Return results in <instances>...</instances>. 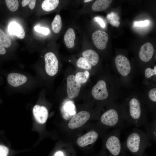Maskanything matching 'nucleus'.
Here are the masks:
<instances>
[{"instance_id":"473e14b6","label":"nucleus","mask_w":156,"mask_h":156,"mask_svg":"<svg viewBox=\"0 0 156 156\" xmlns=\"http://www.w3.org/2000/svg\"><path fill=\"white\" fill-rule=\"evenodd\" d=\"M94 21L96 22L102 28H104L105 26V25L103 20L100 17L98 16H96L94 18Z\"/></svg>"},{"instance_id":"dca6fc26","label":"nucleus","mask_w":156,"mask_h":156,"mask_svg":"<svg viewBox=\"0 0 156 156\" xmlns=\"http://www.w3.org/2000/svg\"><path fill=\"white\" fill-rule=\"evenodd\" d=\"M146 130L147 135L150 141H156V119L154 117L151 122H147L144 125Z\"/></svg>"},{"instance_id":"2eb2a0df","label":"nucleus","mask_w":156,"mask_h":156,"mask_svg":"<svg viewBox=\"0 0 156 156\" xmlns=\"http://www.w3.org/2000/svg\"><path fill=\"white\" fill-rule=\"evenodd\" d=\"M27 80V77L25 75L18 73H10L7 76L8 83L14 87H17L23 85Z\"/></svg>"},{"instance_id":"a878e982","label":"nucleus","mask_w":156,"mask_h":156,"mask_svg":"<svg viewBox=\"0 0 156 156\" xmlns=\"http://www.w3.org/2000/svg\"><path fill=\"white\" fill-rule=\"evenodd\" d=\"M77 66L82 69L90 70L92 68V65L83 57H80L76 62Z\"/></svg>"},{"instance_id":"72a5a7b5","label":"nucleus","mask_w":156,"mask_h":156,"mask_svg":"<svg viewBox=\"0 0 156 156\" xmlns=\"http://www.w3.org/2000/svg\"><path fill=\"white\" fill-rule=\"evenodd\" d=\"M36 1L35 0H30L29 3V6L31 9L33 10L35 5Z\"/></svg>"},{"instance_id":"20e7f679","label":"nucleus","mask_w":156,"mask_h":156,"mask_svg":"<svg viewBox=\"0 0 156 156\" xmlns=\"http://www.w3.org/2000/svg\"><path fill=\"white\" fill-rule=\"evenodd\" d=\"M100 120L101 123L107 128L120 129L124 127L125 122H126L123 113L119 112L114 108H111L104 112L101 115Z\"/></svg>"},{"instance_id":"7ed1b4c3","label":"nucleus","mask_w":156,"mask_h":156,"mask_svg":"<svg viewBox=\"0 0 156 156\" xmlns=\"http://www.w3.org/2000/svg\"><path fill=\"white\" fill-rule=\"evenodd\" d=\"M121 129H115L106 136L104 143L105 156H124V148L120 142Z\"/></svg>"},{"instance_id":"f03ea898","label":"nucleus","mask_w":156,"mask_h":156,"mask_svg":"<svg viewBox=\"0 0 156 156\" xmlns=\"http://www.w3.org/2000/svg\"><path fill=\"white\" fill-rule=\"evenodd\" d=\"M127 110L123 112L125 119L129 124L136 127L144 125L148 120V118L143 111L142 105L137 99L133 98L128 101Z\"/></svg>"},{"instance_id":"c9c22d12","label":"nucleus","mask_w":156,"mask_h":156,"mask_svg":"<svg viewBox=\"0 0 156 156\" xmlns=\"http://www.w3.org/2000/svg\"><path fill=\"white\" fill-rule=\"evenodd\" d=\"M53 156H65L64 153L61 151H58L54 154Z\"/></svg>"},{"instance_id":"a211bd4d","label":"nucleus","mask_w":156,"mask_h":156,"mask_svg":"<svg viewBox=\"0 0 156 156\" xmlns=\"http://www.w3.org/2000/svg\"><path fill=\"white\" fill-rule=\"evenodd\" d=\"M82 55L83 57L93 66L96 65L99 62V57L98 54L92 49L84 51L82 53Z\"/></svg>"},{"instance_id":"4468645a","label":"nucleus","mask_w":156,"mask_h":156,"mask_svg":"<svg viewBox=\"0 0 156 156\" xmlns=\"http://www.w3.org/2000/svg\"><path fill=\"white\" fill-rule=\"evenodd\" d=\"M154 52L153 47L150 42L145 43L141 47L139 52L140 60L144 62H148L152 58Z\"/></svg>"},{"instance_id":"f3484780","label":"nucleus","mask_w":156,"mask_h":156,"mask_svg":"<svg viewBox=\"0 0 156 156\" xmlns=\"http://www.w3.org/2000/svg\"><path fill=\"white\" fill-rule=\"evenodd\" d=\"M9 32L16 36L20 39H23L25 37V32L22 26L18 23L13 22L11 23L9 27Z\"/></svg>"},{"instance_id":"f8f14e48","label":"nucleus","mask_w":156,"mask_h":156,"mask_svg":"<svg viewBox=\"0 0 156 156\" xmlns=\"http://www.w3.org/2000/svg\"><path fill=\"white\" fill-rule=\"evenodd\" d=\"M76 108L73 102L66 100L63 103L61 108V111L64 118L68 119L75 115Z\"/></svg>"},{"instance_id":"e433bc0d","label":"nucleus","mask_w":156,"mask_h":156,"mask_svg":"<svg viewBox=\"0 0 156 156\" xmlns=\"http://www.w3.org/2000/svg\"><path fill=\"white\" fill-rule=\"evenodd\" d=\"M30 1L29 0H23L22 1V5L24 7L29 4Z\"/></svg>"},{"instance_id":"c85d7f7f","label":"nucleus","mask_w":156,"mask_h":156,"mask_svg":"<svg viewBox=\"0 0 156 156\" xmlns=\"http://www.w3.org/2000/svg\"><path fill=\"white\" fill-rule=\"evenodd\" d=\"M34 29L37 32L41 33L45 35H47L49 34V29L46 28L41 27L39 26H35L34 27Z\"/></svg>"},{"instance_id":"b1692460","label":"nucleus","mask_w":156,"mask_h":156,"mask_svg":"<svg viewBox=\"0 0 156 156\" xmlns=\"http://www.w3.org/2000/svg\"><path fill=\"white\" fill-rule=\"evenodd\" d=\"M90 76V73L87 70L84 72H79L77 73L75 77L76 80L80 84L84 83L88 81Z\"/></svg>"},{"instance_id":"6e6552de","label":"nucleus","mask_w":156,"mask_h":156,"mask_svg":"<svg viewBox=\"0 0 156 156\" xmlns=\"http://www.w3.org/2000/svg\"><path fill=\"white\" fill-rule=\"evenodd\" d=\"M92 94L97 100H102L107 99L109 94L105 82L103 80L99 81L93 88Z\"/></svg>"},{"instance_id":"f704fd0d","label":"nucleus","mask_w":156,"mask_h":156,"mask_svg":"<svg viewBox=\"0 0 156 156\" xmlns=\"http://www.w3.org/2000/svg\"><path fill=\"white\" fill-rule=\"evenodd\" d=\"M6 52V50L5 47L0 43V54H4Z\"/></svg>"},{"instance_id":"4c0bfd02","label":"nucleus","mask_w":156,"mask_h":156,"mask_svg":"<svg viewBox=\"0 0 156 156\" xmlns=\"http://www.w3.org/2000/svg\"><path fill=\"white\" fill-rule=\"evenodd\" d=\"M92 1V0H85L84 1V2L85 3H87V2H88L91 1Z\"/></svg>"},{"instance_id":"aec40b11","label":"nucleus","mask_w":156,"mask_h":156,"mask_svg":"<svg viewBox=\"0 0 156 156\" xmlns=\"http://www.w3.org/2000/svg\"><path fill=\"white\" fill-rule=\"evenodd\" d=\"M112 1L111 0H96L92 5V9L95 12L104 10L109 6Z\"/></svg>"},{"instance_id":"9b49d317","label":"nucleus","mask_w":156,"mask_h":156,"mask_svg":"<svg viewBox=\"0 0 156 156\" xmlns=\"http://www.w3.org/2000/svg\"><path fill=\"white\" fill-rule=\"evenodd\" d=\"M99 136V134L96 131L91 130L78 138L77 140V144L81 147L92 144L96 141Z\"/></svg>"},{"instance_id":"f257e3e1","label":"nucleus","mask_w":156,"mask_h":156,"mask_svg":"<svg viewBox=\"0 0 156 156\" xmlns=\"http://www.w3.org/2000/svg\"><path fill=\"white\" fill-rule=\"evenodd\" d=\"M150 143L146 133L135 128L122 144L124 149L129 151L136 156H141Z\"/></svg>"},{"instance_id":"c756f323","label":"nucleus","mask_w":156,"mask_h":156,"mask_svg":"<svg viewBox=\"0 0 156 156\" xmlns=\"http://www.w3.org/2000/svg\"><path fill=\"white\" fill-rule=\"evenodd\" d=\"M148 96L150 100L154 102H156V88L151 89L148 93Z\"/></svg>"},{"instance_id":"cd10ccee","label":"nucleus","mask_w":156,"mask_h":156,"mask_svg":"<svg viewBox=\"0 0 156 156\" xmlns=\"http://www.w3.org/2000/svg\"><path fill=\"white\" fill-rule=\"evenodd\" d=\"M145 75L147 78H149L154 75H156V66H155L153 69L151 68H147L145 70Z\"/></svg>"},{"instance_id":"5701e85b","label":"nucleus","mask_w":156,"mask_h":156,"mask_svg":"<svg viewBox=\"0 0 156 156\" xmlns=\"http://www.w3.org/2000/svg\"><path fill=\"white\" fill-rule=\"evenodd\" d=\"M51 27L53 31L55 33L57 34L60 31L62 27V22L60 15H56L52 23Z\"/></svg>"},{"instance_id":"393cba45","label":"nucleus","mask_w":156,"mask_h":156,"mask_svg":"<svg viewBox=\"0 0 156 156\" xmlns=\"http://www.w3.org/2000/svg\"><path fill=\"white\" fill-rule=\"evenodd\" d=\"M0 43L4 47H9L11 44L10 38L4 31L0 29Z\"/></svg>"},{"instance_id":"1a4fd4ad","label":"nucleus","mask_w":156,"mask_h":156,"mask_svg":"<svg viewBox=\"0 0 156 156\" xmlns=\"http://www.w3.org/2000/svg\"><path fill=\"white\" fill-rule=\"evenodd\" d=\"M115 64L118 72L122 75L127 76L131 70V66L128 59L125 56L119 55L115 58Z\"/></svg>"},{"instance_id":"7c9ffc66","label":"nucleus","mask_w":156,"mask_h":156,"mask_svg":"<svg viewBox=\"0 0 156 156\" xmlns=\"http://www.w3.org/2000/svg\"><path fill=\"white\" fill-rule=\"evenodd\" d=\"M9 149L3 145H0V156H8Z\"/></svg>"},{"instance_id":"39448f33","label":"nucleus","mask_w":156,"mask_h":156,"mask_svg":"<svg viewBox=\"0 0 156 156\" xmlns=\"http://www.w3.org/2000/svg\"><path fill=\"white\" fill-rule=\"evenodd\" d=\"M45 69L47 74L50 76L55 75L58 69V61L55 54L48 52L44 55Z\"/></svg>"},{"instance_id":"6ab92c4d","label":"nucleus","mask_w":156,"mask_h":156,"mask_svg":"<svg viewBox=\"0 0 156 156\" xmlns=\"http://www.w3.org/2000/svg\"><path fill=\"white\" fill-rule=\"evenodd\" d=\"M75 37L73 29L72 28H69L66 31L64 36V41L67 48L70 49L74 47V40Z\"/></svg>"},{"instance_id":"bb28decb","label":"nucleus","mask_w":156,"mask_h":156,"mask_svg":"<svg viewBox=\"0 0 156 156\" xmlns=\"http://www.w3.org/2000/svg\"><path fill=\"white\" fill-rule=\"evenodd\" d=\"M6 5L9 9L11 11H16L18 9L19 3L17 0H6Z\"/></svg>"},{"instance_id":"423d86ee","label":"nucleus","mask_w":156,"mask_h":156,"mask_svg":"<svg viewBox=\"0 0 156 156\" xmlns=\"http://www.w3.org/2000/svg\"><path fill=\"white\" fill-rule=\"evenodd\" d=\"M90 117V114L88 112L81 111L73 117L68 123V127L71 129L81 127L89 119Z\"/></svg>"},{"instance_id":"ddd939ff","label":"nucleus","mask_w":156,"mask_h":156,"mask_svg":"<svg viewBox=\"0 0 156 156\" xmlns=\"http://www.w3.org/2000/svg\"><path fill=\"white\" fill-rule=\"evenodd\" d=\"M33 112L35 119L38 123L43 124L46 122L48 112L45 107L36 105L33 108Z\"/></svg>"},{"instance_id":"0eeeda50","label":"nucleus","mask_w":156,"mask_h":156,"mask_svg":"<svg viewBox=\"0 0 156 156\" xmlns=\"http://www.w3.org/2000/svg\"><path fill=\"white\" fill-rule=\"evenodd\" d=\"M67 93L68 97L74 99L79 95L81 88V84L76 79L75 76L70 75L67 79Z\"/></svg>"},{"instance_id":"2f4dec72","label":"nucleus","mask_w":156,"mask_h":156,"mask_svg":"<svg viewBox=\"0 0 156 156\" xmlns=\"http://www.w3.org/2000/svg\"><path fill=\"white\" fill-rule=\"evenodd\" d=\"M149 23V21L148 20H145L144 21H135L134 23V25L135 26L144 27L148 25Z\"/></svg>"},{"instance_id":"4be33fe9","label":"nucleus","mask_w":156,"mask_h":156,"mask_svg":"<svg viewBox=\"0 0 156 156\" xmlns=\"http://www.w3.org/2000/svg\"><path fill=\"white\" fill-rule=\"evenodd\" d=\"M106 18L109 22L113 26L118 27L120 25V17L117 13L112 12L108 14Z\"/></svg>"},{"instance_id":"412c9836","label":"nucleus","mask_w":156,"mask_h":156,"mask_svg":"<svg viewBox=\"0 0 156 156\" xmlns=\"http://www.w3.org/2000/svg\"><path fill=\"white\" fill-rule=\"evenodd\" d=\"M59 2L58 0H45L42 2L41 7L44 11L49 12L55 9L58 5Z\"/></svg>"},{"instance_id":"9d476101","label":"nucleus","mask_w":156,"mask_h":156,"mask_svg":"<svg viewBox=\"0 0 156 156\" xmlns=\"http://www.w3.org/2000/svg\"><path fill=\"white\" fill-rule=\"evenodd\" d=\"M92 38L96 47L99 49L103 50L106 47L109 37L105 32L98 30L93 33Z\"/></svg>"}]
</instances>
